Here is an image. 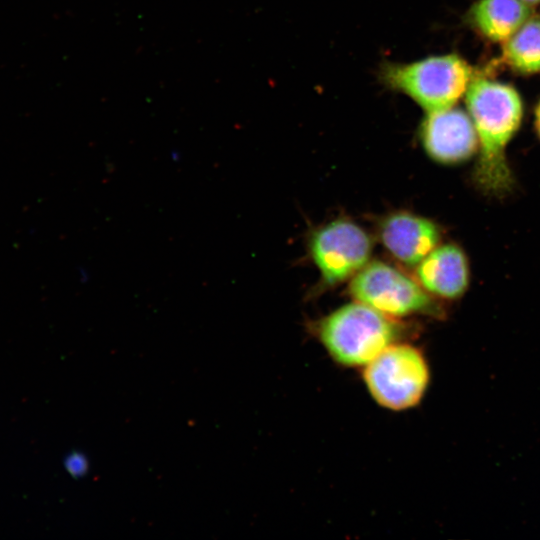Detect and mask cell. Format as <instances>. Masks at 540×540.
Instances as JSON below:
<instances>
[{"instance_id": "cell-8", "label": "cell", "mask_w": 540, "mask_h": 540, "mask_svg": "<svg viewBox=\"0 0 540 540\" xmlns=\"http://www.w3.org/2000/svg\"><path fill=\"white\" fill-rule=\"evenodd\" d=\"M378 237L392 258L414 268L440 244L441 230L433 220L402 210L382 218Z\"/></svg>"}, {"instance_id": "cell-13", "label": "cell", "mask_w": 540, "mask_h": 540, "mask_svg": "<svg viewBox=\"0 0 540 540\" xmlns=\"http://www.w3.org/2000/svg\"><path fill=\"white\" fill-rule=\"evenodd\" d=\"M535 129L540 138V102L535 110Z\"/></svg>"}, {"instance_id": "cell-1", "label": "cell", "mask_w": 540, "mask_h": 540, "mask_svg": "<svg viewBox=\"0 0 540 540\" xmlns=\"http://www.w3.org/2000/svg\"><path fill=\"white\" fill-rule=\"evenodd\" d=\"M465 101L479 144L473 180L485 194L505 195L515 182L506 148L521 124V98L509 85L478 78L470 81Z\"/></svg>"}, {"instance_id": "cell-12", "label": "cell", "mask_w": 540, "mask_h": 540, "mask_svg": "<svg viewBox=\"0 0 540 540\" xmlns=\"http://www.w3.org/2000/svg\"><path fill=\"white\" fill-rule=\"evenodd\" d=\"M65 469L73 477H83L86 475L89 464L84 454L73 452L64 461Z\"/></svg>"}, {"instance_id": "cell-3", "label": "cell", "mask_w": 540, "mask_h": 540, "mask_svg": "<svg viewBox=\"0 0 540 540\" xmlns=\"http://www.w3.org/2000/svg\"><path fill=\"white\" fill-rule=\"evenodd\" d=\"M471 80V67L457 54L410 63L386 62L380 69L384 86L408 96L427 113L454 107Z\"/></svg>"}, {"instance_id": "cell-5", "label": "cell", "mask_w": 540, "mask_h": 540, "mask_svg": "<svg viewBox=\"0 0 540 540\" xmlns=\"http://www.w3.org/2000/svg\"><path fill=\"white\" fill-rule=\"evenodd\" d=\"M350 296L392 319L438 316L441 309L415 277L381 260H370L349 281Z\"/></svg>"}, {"instance_id": "cell-14", "label": "cell", "mask_w": 540, "mask_h": 540, "mask_svg": "<svg viewBox=\"0 0 540 540\" xmlns=\"http://www.w3.org/2000/svg\"><path fill=\"white\" fill-rule=\"evenodd\" d=\"M523 1L524 3L528 4L529 6L531 5H537L540 3V0H521Z\"/></svg>"}, {"instance_id": "cell-4", "label": "cell", "mask_w": 540, "mask_h": 540, "mask_svg": "<svg viewBox=\"0 0 540 540\" xmlns=\"http://www.w3.org/2000/svg\"><path fill=\"white\" fill-rule=\"evenodd\" d=\"M363 378L372 398L380 406L401 411L421 401L430 372L418 348L393 342L365 365Z\"/></svg>"}, {"instance_id": "cell-11", "label": "cell", "mask_w": 540, "mask_h": 540, "mask_svg": "<svg viewBox=\"0 0 540 540\" xmlns=\"http://www.w3.org/2000/svg\"><path fill=\"white\" fill-rule=\"evenodd\" d=\"M506 62L521 73L540 71V17H530L503 45Z\"/></svg>"}, {"instance_id": "cell-6", "label": "cell", "mask_w": 540, "mask_h": 540, "mask_svg": "<svg viewBox=\"0 0 540 540\" xmlns=\"http://www.w3.org/2000/svg\"><path fill=\"white\" fill-rule=\"evenodd\" d=\"M308 247L323 285L333 287L350 281L371 260L373 240L353 220L337 218L316 228Z\"/></svg>"}, {"instance_id": "cell-7", "label": "cell", "mask_w": 540, "mask_h": 540, "mask_svg": "<svg viewBox=\"0 0 540 540\" xmlns=\"http://www.w3.org/2000/svg\"><path fill=\"white\" fill-rule=\"evenodd\" d=\"M420 144L436 163L458 165L478 152V137L466 112L458 108L427 113L418 131Z\"/></svg>"}, {"instance_id": "cell-9", "label": "cell", "mask_w": 540, "mask_h": 540, "mask_svg": "<svg viewBox=\"0 0 540 540\" xmlns=\"http://www.w3.org/2000/svg\"><path fill=\"white\" fill-rule=\"evenodd\" d=\"M414 269L415 279L436 299H459L470 283L467 255L455 243H440Z\"/></svg>"}, {"instance_id": "cell-2", "label": "cell", "mask_w": 540, "mask_h": 540, "mask_svg": "<svg viewBox=\"0 0 540 540\" xmlns=\"http://www.w3.org/2000/svg\"><path fill=\"white\" fill-rule=\"evenodd\" d=\"M395 319L353 301L326 315L317 326L330 356L345 366H365L399 336Z\"/></svg>"}, {"instance_id": "cell-10", "label": "cell", "mask_w": 540, "mask_h": 540, "mask_svg": "<svg viewBox=\"0 0 540 540\" xmlns=\"http://www.w3.org/2000/svg\"><path fill=\"white\" fill-rule=\"evenodd\" d=\"M530 17V6L521 0H479L469 12L475 28L496 42H505Z\"/></svg>"}]
</instances>
